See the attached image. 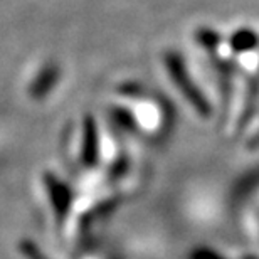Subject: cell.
Instances as JSON below:
<instances>
[{"label": "cell", "mask_w": 259, "mask_h": 259, "mask_svg": "<svg viewBox=\"0 0 259 259\" xmlns=\"http://www.w3.org/2000/svg\"><path fill=\"white\" fill-rule=\"evenodd\" d=\"M165 67H167V72L170 76V79L175 82V86L179 88V91L182 93L185 96V100H189V103L192 105L197 113H200V115H209V103L202 95V91L197 90L195 82L192 81V77H190L187 67L184 64V59L182 56L179 53H175V51H170V53L165 54Z\"/></svg>", "instance_id": "obj_1"}, {"label": "cell", "mask_w": 259, "mask_h": 259, "mask_svg": "<svg viewBox=\"0 0 259 259\" xmlns=\"http://www.w3.org/2000/svg\"><path fill=\"white\" fill-rule=\"evenodd\" d=\"M257 44H259V35L251 29H237L229 39L231 49L237 54L256 49Z\"/></svg>", "instance_id": "obj_2"}, {"label": "cell", "mask_w": 259, "mask_h": 259, "mask_svg": "<svg viewBox=\"0 0 259 259\" xmlns=\"http://www.w3.org/2000/svg\"><path fill=\"white\" fill-rule=\"evenodd\" d=\"M195 39H197V42H199V46H202V48H205V49H215L222 40L221 34L217 32V30L205 29V27L197 30Z\"/></svg>", "instance_id": "obj_3"}]
</instances>
